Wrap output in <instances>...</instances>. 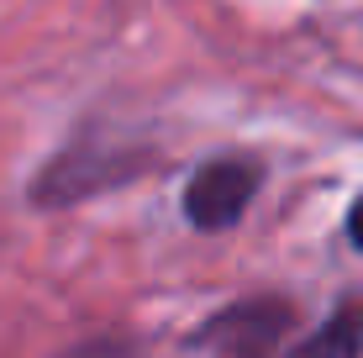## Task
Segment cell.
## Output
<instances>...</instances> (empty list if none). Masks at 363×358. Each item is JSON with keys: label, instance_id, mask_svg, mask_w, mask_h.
<instances>
[{"label": "cell", "instance_id": "obj_1", "mask_svg": "<svg viewBox=\"0 0 363 358\" xmlns=\"http://www.w3.org/2000/svg\"><path fill=\"white\" fill-rule=\"evenodd\" d=\"M153 164H158L153 147L106 142L100 132H79L64 153H53L32 174L27 201L37 211H69V206H84V201H95V195L121 190V184H137Z\"/></svg>", "mask_w": 363, "mask_h": 358}, {"label": "cell", "instance_id": "obj_2", "mask_svg": "<svg viewBox=\"0 0 363 358\" xmlns=\"http://www.w3.org/2000/svg\"><path fill=\"white\" fill-rule=\"evenodd\" d=\"M295 327V306L279 295H242L227 311L206 316L190 332L195 353H221V358H279L284 337Z\"/></svg>", "mask_w": 363, "mask_h": 358}, {"label": "cell", "instance_id": "obj_3", "mask_svg": "<svg viewBox=\"0 0 363 358\" xmlns=\"http://www.w3.org/2000/svg\"><path fill=\"white\" fill-rule=\"evenodd\" d=\"M258 184H264V164L247 153H216L206 164H195V174L184 179V221L195 232H232L247 216Z\"/></svg>", "mask_w": 363, "mask_h": 358}, {"label": "cell", "instance_id": "obj_4", "mask_svg": "<svg viewBox=\"0 0 363 358\" xmlns=\"http://www.w3.org/2000/svg\"><path fill=\"white\" fill-rule=\"evenodd\" d=\"M279 358H363V295H342L327 322L290 342Z\"/></svg>", "mask_w": 363, "mask_h": 358}, {"label": "cell", "instance_id": "obj_5", "mask_svg": "<svg viewBox=\"0 0 363 358\" xmlns=\"http://www.w3.org/2000/svg\"><path fill=\"white\" fill-rule=\"evenodd\" d=\"M64 358H137L127 342H111V337H100V342H79V348H69Z\"/></svg>", "mask_w": 363, "mask_h": 358}, {"label": "cell", "instance_id": "obj_6", "mask_svg": "<svg viewBox=\"0 0 363 358\" xmlns=\"http://www.w3.org/2000/svg\"><path fill=\"white\" fill-rule=\"evenodd\" d=\"M347 242L363 253V190H358V201L347 206Z\"/></svg>", "mask_w": 363, "mask_h": 358}]
</instances>
